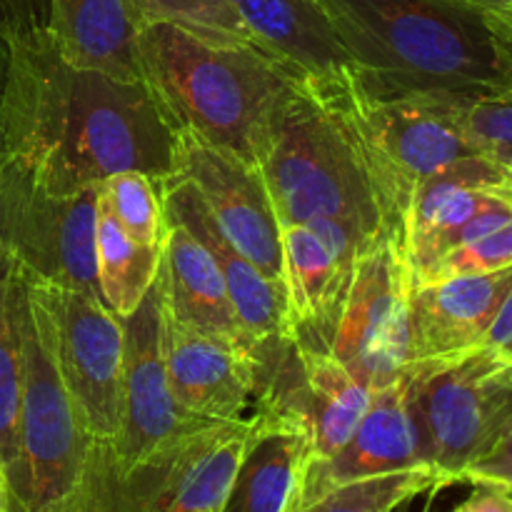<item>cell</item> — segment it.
<instances>
[{
  "instance_id": "cell-13",
  "label": "cell",
  "mask_w": 512,
  "mask_h": 512,
  "mask_svg": "<svg viewBox=\"0 0 512 512\" xmlns=\"http://www.w3.org/2000/svg\"><path fill=\"white\" fill-rule=\"evenodd\" d=\"M175 135V173L170 178L193 185L220 233L265 278L283 280L280 223L258 165L213 148L185 130Z\"/></svg>"
},
{
  "instance_id": "cell-1",
  "label": "cell",
  "mask_w": 512,
  "mask_h": 512,
  "mask_svg": "<svg viewBox=\"0 0 512 512\" xmlns=\"http://www.w3.org/2000/svg\"><path fill=\"white\" fill-rule=\"evenodd\" d=\"M0 158L35 185L70 195L123 170L155 180L175 173V143L145 83H123L65 63L48 25L8 30Z\"/></svg>"
},
{
  "instance_id": "cell-2",
  "label": "cell",
  "mask_w": 512,
  "mask_h": 512,
  "mask_svg": "<svg viewBox=\"0 0 512 512\" xmlns=\"http://www.w3.org/2000/svg\"><path fill=\"white\" fill-rule=\"evenodd\" d=\"M375 98L478 103L512 98V75L473 0H315Z\"/></svg>"
},
{
  "instance_id": "cell-10",
  "label": "cell",
  "mask_w": 512,
  "mask_h": 512,
  "mask_svg": "<svg viewBox=\"0 0 512 512\" xmlns=\"http://www.w3.org/2000/svg\"><path fill=\"white\" fill-rule=\"evenodd\" d=\"M100 185L55 195L0 158V255L28 278L100 298L95 280Z\"/></svg>"
},
{
  "instance_id": "cell-4",
  "label": "cell",
  "mask_w": 512,
  "mask_h": 512,
  "mask_svg": "<svg viewBox=\"0 0 512 512\" xmlns=\"http://www.w3.org/2000/svg\"><path fill=\"white\" fill-rule=\"evenodd\" d=\"M255 165L280 225L338 223L363 253L388 238L358 140L323 85L303 78L278 100L260 133Z\"/></svg>"
},
{
  "instance_id": "cell-36",
  "label": "cell",
  "mask_w": 512,
  "mask_h": 512,
  "mask_svg": "<svg viewBox=\"0 0 512 512\" xmlns=\"http://www.w3.org/2000/svg\"><path fill=\"white\" fill-rule=\"evenodd\" d=\"M8 25L0 20V115H3V95H5V80H8V60H10V43H8ZM0 153H3V143H0Z\"/></svg>"
},
{
  "instance_id": "cell-20",
  "label": "cell",
  "mask_w": 512,
  "mask_h": 512,
  "mask_svg": "<svg viewBox=\"0 0 512 512\" xmlns=\"http://www.w3.org/2000/svg\"><path fill=\"white\" fill-rule=\"evenodd\" d=\"M253 435L220 512H295L313 460L303 428L253 413Z\"/></svg>"
},
{
  "instance_id": "cell-7",
  "label": "cell",
  "mask_w": 512,
  "mask_h": 512,
  "mask_svg": "<svg viewBox=\"0 0 512 512\" xmlns=\"http://www.w3.org/2000/svg\"><path fill=\"white\" fill-rule=\"evenodd\" d=\"M410 410L428 465L445 485L512 433V360L478 348L450 360L410 365Z\"/></svg>"
},
{
  "instance_id": "cell-17",
  "label": "cell",
  "mask_w": 512,
  "mask_h": 512,
  "mask_svg": "<svg viewBox=\"0 0 512 512\" xmlns=\"http://www.w3.org/2000/svg\"><path fill=\"white\" fill-rule=\"evenodd\" d=\"M503 185V165L485 155L423 180L415 188L403 228V253L410 275L450 253L460 230L475 215L508 200Z\"/></svg>"
},
{
  "instance_id": "cell-26",
  "label": "cell",
  "mask_w": 512,
  "mask_h": 512,
  "mask_svg": "<svg viewBox=\"0 0 512 512\" xmlns=\"http://www.w3.org/2000/svg\"><path fill=\"white\" fill-rule=\"evenodd\" d=\"M448 488L433 468L400 470L335 485L315 495L295 512H398L428 490Z\"/></svg>"
},
{
  "instance_id": "cell-34",
  "label": "cell",
  "mask_w": 512,
  "mask_h": 512,
  "mask_svg": "<svg viewBox=\"0 0 512 512\" xmlns=\"http://www.w3.org/2000/svg\"><path fill=\"white\" fill-rule=\"evenodd\" d=\"M485 20H488L495 40H498L500 50H503L505 63H508L510 75H512V5H503V8H485Z\"/></svg>"
},
{
  "instance_id": "cell-24",
  "label": "cell",
  "mask_w": 512,
  "mask_h": 512,
  "mask_svg": "<svg viewBox=\"0 0 512 512\" xmlns=\"http://www.w3.org/2000/svg\"><path fill=\"white\" fill-rule=\"evenodd\" d=\"M163 245H145L130 238L100 195L95 223V280L100 300L118 318H130L153 288L163 260Z\"/></svg>"
},
{
  "instance_id": "cell-9",
  "label": "cell",
  "mask_w": 512,
  "mask_h": 512,
  "mask_svg": "<svg viewBox=\"0 0 512 512\" xmlns=\"http://www.w3.org/2000/svg\"><path fill=\"white\" fill-rule=\"evenodd\" d=\"M23 278L33 318L85 433L95 443H110L123 418V320L98 295Z\"/></svg>"
},
{
  "instance_id": "cell-32",
  "label": "cell",
  "mask_w": 512,
  "mask_h": 512,
  "mask_svg": "<svg viewBox=\"0 0 512 512\" xmlns=\"http://www.w3.org/2000/svg\"><path fill=\"white\" fill-rule=\"evenodd\" d=\"M448 512H512V490L493 483H473V493Z\"/></svg>"
},
{
  "instance_id": "cell-28",
  "label": "cell",
  "mask_w": 512,
  "mask_h": 512,
  "mask_svg": "<svg viewBox=\"0 0 512 512\" xmlns=\"http://www.w3.org/2000/svg\"><path fill=\"white\" fill-rule=\"evenodd\" d=\"M105 205L120 228L145 245H163L168 238V218H165L160 183L143 170H123L110 175L100 185Z\"/></svg>"
},
{
  "instance_id": "cell-3",
  "label": "cell",
  "mask_w": 512,
  "mask_h": 512,
  "mask_svg": "<svg viewBox=\"0 0 512 512\" xmlns=\"http://www.w3.org/2000/svg\"><path fill=\"white\" fill-rule=\"evenodd\" d=\"M138 65L175 133L250 165L268 115L305 78L260 45H218L170 23L140 25Z\"/></svg>"
},
{
  "instance_id": "cell-29",
  "label": "cell",
  "mask_w": 512,
  "mask_h": 512,
  "mask_svg": "<svg viewBox=\"0 0 512 512\" xmlns=\"http://www.w3.org/2000/svg\"><path fill=\"white\" fill-rule=\"evenodd\" d=\"M512 268V218L498 228L478 235L470 243L450 250L420 273L410 275V283L460 278V275H488Z\"/></svg>"
},
{
  "instance_id": "cell-14",
  "label": "cell",
  "mask_w": 512,
  "mask_h": 512,
  "mask_svg": "<svg viewBox=\"0 0 512 512\" xmlns=\"http://www.w3.org/2000/svg\"><path fill=\"white\" fill-rule=\"evenodd\" d=\"M165 368L180 408L195 418L245 420L260 385L258 343L195 330L165 313Z\"/></svg>"
},
{
  "instance_id": "cell-21",
  "label": "cell",
  "mask_w": 512,
  "mask_h": 512,
  "mask_svg": "<svg viewBox=\"0 0 512 512\" xmlns=\"http://www.w3.org/2000/svg\"><path fill=\"white\" fill-rule=\"evenodd\" d=\"M138 30L128 0H48V33L73 68L143 83Z\"/></svg>"
},
{
  "instance_id": "cell-37",
  "label": "cell",
  "mask_w": 512,
  "mask_h": 512,
  "mask_svg": "<svg viewBox=\"0 0 512 512\" xmlns=\"http://www.w3.org/2000/svg\"><path fill=\"white\" fill-rule=\"evenodd\" d=\"M503 173H505V185H503V190H505V198L510 200L512 203V158H508V160H503Z\"/></svg>"
},
{
  "instance_id": "cell-12",
  "label": "cell",
  "mask_w": 512,
  "mask_h": 512,
  "mask_svg": "<svg viewBox=\"0 0 512 512\" xmlns=\"http://www.w3.org/2000/svg\"><path fill=\"white\" fill-rule=\"evenodd\" d=\"M160 273V270H158ZM123 320V418L110 443H93L95 455L108 468L123 470L143 460L178 435L210 423L188 415L173 398L165 368L163 288H153L130 318Z\"/></svg>"
},
{
  "instance_id": "cell-23",
  "label": "cell",
  "mask_w": 512,
  "mask_h": 512,
  "mask_svg": "<svg viewBox=\"0 0 512 512\" xmlns=\"http://www.w3.org/2000/svg\"><path fill=\"white\" fill-rule=\"evenodd\" d=\"M158 278L165 313L170 318L205 333L245 338L218 263L205 245L173 218H168V238Z\"/></svg>"
},
{
  "instance_id": "cell-30",
  "label": "cell",
  "mask_w": 512,
  "mask_h": 512,
  "mask_svg": "<svg viewBox=\"0 0 512 512\" xmlns=\"http://www.w3.org/2000/svg\"><path fill=\"white\" fill-rule=\"evenodd\" d=\"M450 123L485 155L503 163L512 158V98L478 100V103H443L433 100Z\"/></svg>"
},
{
  "instance_id": "cell-22",
  "label": "cell",
  "mask_w": 512,
  "mask_h": 512,
  "mask_svg": "<svg viewBox=\"0 0 512 512\" xmlns=\"http://www.w3.org/2000/svg\"><path fill=\"white\" fill-rule=\"evenodd\" d=\"M255 43L313 83H333L350 70L343 45L315 0H230Z\"/></svg>"
},
{
  "instance_id": "cell-11",
  "label": "cell",
  "mask_w": 512,
  "mask_h": 512,
  "mask_svg": "<svg viewBox=\"0 0 512 512\" xmlns=\"http://www.w3.org/2000/svg\"><path fill=\"white\" fill-rule=\"evenodd\" d=\"M408 293L410 270L403 245L383 238L360 253L348 300L330 338V355L370 390L395 383L410 368Z\"/></svg>"
},
{
  "instance_id": "cell-16",
  "label": "cell",
  "mask_w": 512,
  "mask_h": 512,
  "mask_svg": "<svg viewBox=\"0 0 512 512\" xmlns=\"http://www.w3.org/2000/svg\"><path fill=\"white\" fill-rule=\"evenodd\" d=\"M512 285V268L460 275L435 283H410L408 358L450 360L483 348V340Z\"/></svg>"
},
{
  "instance_id": "cell-27",
  "label": "cell",
  "mask_w": 512,
  "mask_h": 512,
  "mask_svg": "<svg viewBox=\"0 0 512 512\" xmlns=\"http://www.w3.org/2000/svg\"><path fill=\"white\" fill-rule=\"evenodd\" d=\"M135 23H170L218 45H258L230 0H128Z\"/></svg>"
},
{
  "instance_id": "cell-39",
  "label": "cell",
  "mask_w": 512,
  "mask_h": 512,
  "mask_svg": "<svg viewBox=\"0 0 512 512\" xmlns=\"http://www.w3.org/2000/svg\"><path fill=\"white\" fill-rule=\"evenodd\" d=\"M498 350H500V353L505 355V358H510V360H512V340H510V343H505L503 348H498Z\"/></svg>"
},
{
  "instance_id": "cell-25",
  "label": "cell",
  "mask_w": 512,
  "mask_h": 512,
  "mask_svg": "<svg viewBox=\"0 0 512 512\" xmlns=\"http://www.w3.org/2000/svg\"><path fill=\"white\" fill-rule=\"evenodd\" d=\"M25 280L18 265L0 255V473L8 475L18 458L20 390H23V360H20V305Z\"/></svg>"
},
{
  "instance_id": "cell-33",
  "label": "cell",
  "mask_w": 512,
  "mask_h": 512,
  "mask_svg": "<svg viewBox=\"0 0 512 512\" xmlns=\"http://www.w3.org/2000/svg\"><path fill=\"white\" fill-rule=\"evenodd\" d=\"M0 20L13 30L48 25V0H0Z\"/></svg>"
},
{
  "instance_id": "cell-38",
  "label": "cell",
  "mask_w": 512,
  "mask_h": 512,
  "mask_svg": "<svg viewBox=\"0 0 512 512\" xmlns=\"http://www.w3.org/2000/svg\"><path fill=\"white\" fill-rule=\"evenodd\" d=\"M473 3L485 5V8H503V5H512V0H473Z\"/></svg>"
},
{
  "instance_id": "cell-8",
  "label": "cell",
  "mask_w": 512,
  "mask_h": 512,
  "mask_svg": "<svg viewBox=\"0 0 512 512\" xmlns=\"http://www.w3.org/2000/svg\"><path fill=\"white\" fill-rule=\"evenodd\" d=\"M253 435V418L210 420L115 470L90 450L83 512H220Z\"/></svg>"
},
{
  "instance_id": "cell-5",
  "label": "cell",
  "mask_w": 512,
  "mask_h": 512,
  "mask_svg": "<svg viewBox=\"0 0 512 512\" xmlns=\"http://www.w3.org/2000/svg\"><path fill=\"white\" fill-rule=\"evenodd\" d=\"M323 88L330 90L358 140L378 195L385 233L403 245L405 215L415 188L483 153L433 100L375 98L355 85L350 70Z\"/></svg>"
},
{
  "instance_id": "cell-31",
  "label": "cell",
  "mask_w": 512,
  "mask_h": 512,
  "mask_svg": "<svg viewBox=\"0 0 512 512\" xmlns=\"http://www.w3.org/2000/svg\"><path fill=\"white\" fill-rule=\"evenodd\" d=\"M463 483H493L512 490V433L465 470Z\"/></svg>"
},
{
  "instance_id": "cell-18",
  "label": "cell",
  "mask_w": 512,
  "mask_h": 512,
  "mask_svg": "<svg viewBox=\"0 0 512 512\" xmlns=\"http://www.w3.org/2000/svg\"><path fill=\"white\" fill-rule=\"evenodd\" d=\"M158 183L165 215L188 228L190 235H195L218 263L230 303H233L235 318H238L245 338L253 340V343L288 338L290 315L283 280L265 278L245 255H240L228 243V238L218 230L213 215L208 213L193 185L180 178L158 180Z\"/></svg>"
},
{
  "instance_id": "cell-6",
  "label": "cell",
  "mask_w": 512,
  "mask_h": 512,
  "mask_svg": "<svg viewBox=\"0 0 512 512\" xmlns=\"http://www.w3.org/2000/svg\"><path fill=\"white\" fill-rule=\"evenodd\" d=\"M20 360L23 390L18 458L5 475V483L23 512H83L85 478L95 440L85 433L50 358L30 310L28 290L20 305Z\"/></svg>"
},
{
  "instance_id": "cell-15",
  "label": "cell",
  "mask_w": 512,
  "mask_h": 512,
  "mask_svg": "<svg viewBox=\"0 0 512 512\" xmlns=\"http://www.w3.org/2000/svg\"><path fill=\"white\" fill-rule=\"evenodd\" d=\"M410 368L403 378L373 390L363 420L348 443L328 460H310L300 505L335 485L400 470L430 468L408 400ZM298 505V508H300Z\"/></svg>"
},
{
  "instance_id": "cell-35",
  "label": "cell",
  "mask_w": 512,
  "mask_h": 512,
  "mask_svg": "<svg viewBox=\"0 0 512 512\" xmlns=\"http://www.w3.org/2000/svg\"><path fill=\"white\" fill-rule=\"evenodd\" d=\"M512 340V285L508 290V295H505L503 305H500L498 315H495L493 325H490L488 335H485L483 340V348H503L505 343H510Z\"/></svg>"
},
{
  "instance_id": "cell-19",
  "label": "cell",
  "mask_w": 512,
  "mask_h": 512,
  "mask_svg": "<svg viewBox=\"0 0 512 512\" xmlns=\"http://www.w3.org/2000/svg\"><path fill=\"white\" fill-rule=\"evenodd\" d=\"M280 240L290 338L303 348L330 353V338L348 300L355 265L335 258L305 225H280Z\"/></svg>"
},
{
  "instance_id": "cell-40",
  "label": "cell",
  "mask_w": 512,
  "mask_h": 512,
  "mask_svg": "<svg viewBox=\"0 0 512 512\" xmlns=\"http://www.w3.org/2000/svg\"><path fill=\"white\" fill-rule=\"evenodd\" d=\"M13 512H23V510H20V508H18V505H15V508H13Z\"/></svg>"
}]
</instances>
